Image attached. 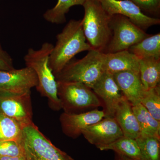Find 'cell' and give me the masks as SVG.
<instances>
[{"mask_svg":"<svg viewBox=\"0 0 160 160\" xmlns=\"http://www.w3.org/2000/svg\"><path fill=\"white\" fill-rule=\"evenodd\" d=\"M90 49L83 32L82 20H71L57 35L56 44L49 56V68L54 75L57 74L75 56Z\"/></svg>","mask_w":160,"mask_h":160,"instance_id":"cell-1","label":"cell"},{"mask_svg":"<svg viewBox=\"0 0 160 160\" xmlns=\"http://www.w3.org/2000/svg\"><path fill=\"white\" fill-rule=\"evenodd\" d=\"M53 48L51 43L45 42L38 50L29 48L24 61L26 67L32 69L37 77V90L48 98L52 109L59 111L62 108L58 96L57 82L49 65V56Z\"/></svg>","mask_w":160,"mask_h":160,"instance_id":"cell-2","label":"cell"},{"mask_svg":"<svg viewBox=\"0 0 160 160\" xmlns=\"http://www.w3.org/2000/svg\"><path fill=\"white\" fill-rule=\"evenodd\" d=\"M82 20L85 37L92 49L104 52L112 36V16L108 14L98 0H86Z\"/></svg>","mask_w":160,"mask_h":160,"instance_id":"cell-3","label":"cell"},{"mask_svg":"<svg viewBox=\"0 0 160 160\" xmlns=\"http://www.w3.org/2000/svg\"><path fill=\"white\" fill-rule=\"evenodd\" d=\"M104 52L90 49L81 59L72 60L59 72L54 75L57 82H80L92 89L105 72Z\"/></svg>","mask_w":160,"mask_h":160,"instance_id":"cell-4","label":"cell"},{"mask_svg":"<svg viewBox=\"0 0 160 160\" xmlns=\"http://www.w3.org/2000/svg\"><path fill=\"white\" fill-rule=\"evenodd\" d=\"M58 96L64 112L77 114L102 106L97 96L85 84L57 82Z\"/></svg>","mask_w":160,"mask_h":160,"instance_id":"cell-5","label":"cell"},{"mask_svg":"<svg viewBox=\"0 0 160 160\" xmlns=\"http://www.w3.org/2000/svg\"><path fill=\"white\" fill-rule=\"evenodd\" d=\"M20 143L26 160H75L54 146L33 122L22 128Z\"/></svg>","mask_w":160,"mask_h":160,"instance_id":"cell-6","label":"cell"},{"mask_svg":"<svg viewBox=\"0 0 160 160\" xmlns=\"http://www.w3.org/2000/svg\"><path fill=\"white\" fill-rule=\"evenodd\" d=\"M111 27L112 36L104 52L105 53L128 50L150 35L128 18L121 15L112 16Z\"/></svg>","mask_w":160,"mask_h":160,"instance_id":"cell-7","label":"cell"},{"mask_svg":"<svg viewBox=\"0 0 160 160\" xmlns=\"http://www.w3.org/2000/svg\"><path fill=\"white\" fill-rule=\"evenodd\" d=\"M0 113L14 120L22 128L33 123L31 91L16 94L0 91Z\"/></svg>","mask_w":160,"mask_h":160,"instance_id":"cell-8","label":"cell"},{"mask_svg":"<svg viewBox=\"0 0 160 160\" xmlns=\"http://www.w3.org/2000/svg\"><path fill=\"white\" fill-rule=\"evenodd\" d=\"M98 1L104 10L110 16L121 15L126 17L144 30L160 24V19L145 14L137 5L129 0Z\"/></svg>","mask_w":160,"mask_h":160,"instance_id":"cell-9","label":"cell"},{"mask_svg":"<svg viewBox=\"0 0 160 160\" xmlns=\"http://www.w3.org/2000/svg\"><path fill=\"white\" fill-rule=\"evenodd\" d=\"M38 85L35 72L29 67L5 71L0 70V91L16 94L31 91Z\"/></svg>","mask_w":160,"mask_h":160,"instance_id":"cell-10","label":"cell"},{"mask_svg":"<svg viewBox=\"0 0 160 160\" xmlns=\"http://www.w3.org/2000/svg\"><path fill=\"white\" fill-rule=\"evenodd\" d=\"M92 89L101 101L106 117L113 118L115 110L123 95L115 81L113 74L104 72Z\"/></svg>","mask_w":160,"mask_h":160,"instance_id":"cell-11","label":"cell"},{"mask_svg":"<svg viewBox=\"0 0 160 160\" xmlns=\"http://www.w3.org/2000/svg\"><path fill=\"white\" fill-rule=\"evenodd\" d=\"M82 134L90 144L97 148L109 145L123 136L122 132L114 118L105 117L90 125Z\"/></svg>","mask_w":160,"mask_h":160,"instance_id":"cell-12","label":"cell"},{"mask_svg":"<svg viewBox=\"0 0 160 160\" xmlns=\"http://www.w3.org/2000/svg\"><path fill=\"white\" fill-rule=\"evenodd\" d=\"M105 117L103 110L96 109L77 114L64 112L60 116V122L63 133L69 137L75 139L82 135L87 127Z\"/></svg>","mask_w":160,"mask_h":160,"instance_id":"cell-13","label":"cell"},{"mask_svg":"<svg viewBox=\"0 0 160 160\" xmlns=\"http://www.w3.org/2000/svg\"><path fill=\"white\" fill-rule=\"evenodd\" d=\"M112 74L122 94L131 106L141 103L146 90L141 82L140 74L129 71Z\"/></svg>","mask_w":160,"mask_h":160,"instance_id":"cell-14","label":"cell"},{"mask_svg":"<svg viewBox=\"0 0 160 160\" xmlns=\"http://www.w3.org/2000/svg\"><path fill=\"white\" fill-rule=\"evenodd\" d=\"M140 61L139 58L128 50L104 53V70L112 74L125 71L139 74Z\"/></svg>","mask_w":160,"mask_h":160,"instance_id":"cell-15","label":"cell"},{"mask_svg":"<svg viewBox=\"0 0 160 160\" xmlns=\"http://www.w3.org/2000/svg\"><path fill=\"white\" fill-rule=\"evenodd\" d=\"M113 118L124 136L136 139L141 134V129L131 105L123 96L116 108Z\"/></svg>","mask_w":160,"mask_h":160,"instance_id":"cell-16","label":"cell"},{"mask_svg":"<svg viewBox=\"0 0 160 160\" xmlns=\"http://www.w3.org/2000/svg\"><path fill=\"white\" fill-rule=\"evenodd\" d=\"M139 74L146 90L160 86V59L150 58L140 60Z\"/></svg>","mask_w":160,"mask_h":160,"instance_id":"cell-17","label":"cell"},{"mask_svg":"<svg viewBox=\"0 0 160 160\" xmlns=\"http://www.w3.org/2000/svg\"><path fill=\"white\" fill-rule=\"evenodd\" d=\"M128 50L140 60L160 59V33L150 35L148 37L132 46Z\"/></svg>","mask_w":160,"mask_h":160,"instance_id":"cell-18","label":"cell"},{"mask_svg":"<svg viewBox=\"0 0 160 160\" xmlns=\"http://www.w3.org/2000/svg\"><path fill=\"white\" fill-rule=\"evenodd\" d=\"M102 151L111 150L117 154L137 160H144L136 141L134 139L123 136L109 145L100 146Z\"/></svg>","mask_w":160,"mask_h":160,"instance_id":"cell-19","label":"cell"},{"mask_svg":"<svg viewBox=\"0 0 160 160\" xmlns=\"http://www.w3.org/2000/svg\"><path fill=\"white\" fill-rule=\"evenodd\" d=\"M141 133L160 138V122L156 120L141 103L132 106Z\"/></svg>","mask_w":160,"mask_h":160,"instance_id":"cell-20","label":"cell"},{"mask_svg":"<svg viewBox=\"0 0 160 160\" xmlns=\"http://www.w3.org/2000/svg\"><path fill=\"white\" fill-rule=\"evenodd\" d=\"M86 0H58L56 6L48 9L43 15L44 19L52 24H60L66 21V15L71 7L77 5L83 6Z\"/></svg>","mask_w":160,"mask_h":160,"instance_id":"cell-21","label":"cell"},{"mask_svg":"<svg viewBox=\"0 0 160 160\" xmlns=\"http://www.w3.org/2000/svg\"><path fill=\"white\" fill-rule=\"evenodd\" d=\"M144 160H160V138L141 133L136 139Z\"/></svg>","mask_w":160,"mask_h":160,"instance_id":"cell-22","label":"cell"},{"mask_svg":"<svg viewBox=\"0 0 160 160\" xmlns=\"http://www.w3.org/2000/svg\"><path fill=\"white\" fill-rule=\"evenodd\" d=\"M22 128L11 118L0 113V141L15 140L20 142Z\"/></svg>","mask_w":160,"mask_h":160,"instance_id":"cell-23","label":"cell"},{"mask_svg":"<svg viewBox=\"0 0 160 160\" xmlns=\"http://www.w3.org/2000/svg\"><path fill=\"white\" fill-rule=\"evenodd\" d=\"M141 104L154 119L160 122V86L146 90Z\"/></svg>","mask_w":160,"mask_h":160,"instance_id":"cell-24","label":"cell"},{"mask_svg":"<svg viewBox=\"0 0 160 160\" xmlns=\"http://www.w3.org/2000/svg\"><path fill=\"white\" fill-rule=\"evenodd\" d=\"M0 157H24L20 142L15 140L0 141Z\"/></svg>","mask_w":160,"mask_h":160,"instance_id":"cell-25","label":"cell"},{"mask_svg":"<svg viewBox=\"0 0 160 160\" xmlns=\"http://www.w3.org/2000/svg\"><path fill=\"white\" fill-rule=\"evenodd\" d=\"M140 9L154 15L159 14L160 0H129Z\"/></svg>","mask_w":160,"mask_h":160,"instance_id":"cell-26","label":"cell"},{"mask_svg":"<svg viewBox=\"0 0 160 160\" xmlns=\"http://www.w3.org/2000/svg\"><path fill=\"white\" fill-rule=\"evenodd\" d=\"M14 69L11 57L3 49L0 44V70L9 71Z\"/></svg>","mask_w":160,"mask_h":160,"instance_id":"cell-27","label":"cell"},{"mask_svg":"<svg viewBox=\"0 0 160 160\" xmlns=\"http://www.w3.org/2000/svg\"><path fill=\"white\" fill-rule=\"evenodd\" d=\"M0 160H26L25 157H0Z\"/></svg>","mask_w":160,"mask_h":160,"instance_id":"cell-28","label":"cell"},{"mask_svg":"<svg viewBox=\"0 0 160 160\" xmlns=\"http://www.w3.org/2000/svg\"><path fill=\"white\" fill-rule=\"evenodd\" d=\"M117 156L118 160H137L130 158H129L126 157L122 155L117 154Z\"/></svg>","mask_w":160,"mask_h":160,"instance_id":"cell-29","label":"cell"}]
</instances>
